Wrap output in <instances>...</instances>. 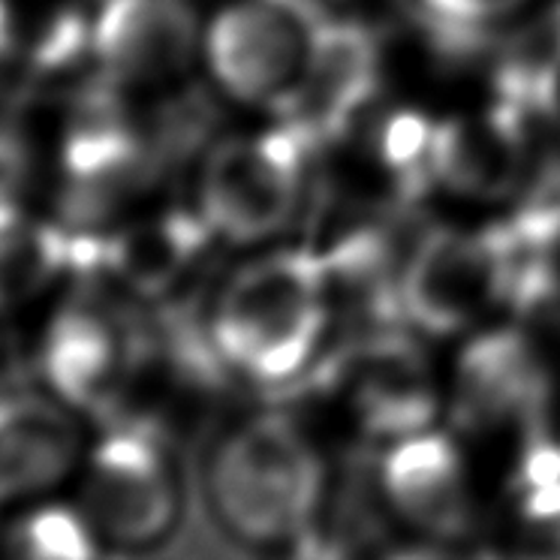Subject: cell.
I'll use <instances>...</instances> for the list:
<instances>
[{
	"label": "cell",
	"instance_id": "cell-1",
	"mask_svg": "<svg viewBox=\"0 0 560 560\" xmlns=\"http://www.w3.org/2000/svg\"><path fill=\"white\" fill-rule=\"evenodd\" d=\"M211 512L250 546L302 539L326 491V470L293 419L262 413L220 440L206 476Z\"/></svg>",
	"mask_w": 560,
	"mask_h": 560
},
{
	"label": "cell",
	"instance_id": "cell-2",
	"mask_svg": "<svg viewBox=\"0 0 560 560\" xmlns=\"http://www.w3.org/2000/svg\"><path fill=\"white\" fill-rule=\"evenodd\" d=\"M329 271L314 250H278L244 266L220 293L211 343L262 383L299 377L329 323Z\"/></svg>",
	"mask_w": 560,
	"mask_h": 560
},
{
	"label": "cell",
	"instance_id": "cell-3",
	"mask_svg": "<svg viewBox=\"0 0 560 560\" xmlns=\"http://www.w3.org/2000/svg\"><path fill=\"white\" fill-rule=\"evenodd\" d=\"M311 151L290 124L256 139L220 142L202 170V218L230 242H259L280 232L299 208Z\"/></svg>",
	"mask_w": 560,
	"mask_h": 560
},
{
	"label": "cell",
	"instance_id": "cell-4",
	"mask_svg": "<svg viewBox=\"0 0 560 560\" xmlns=\"http://www.w3.org/2000/svg\"><path fill=\"white\" fill-rule=\"evenodd\" d=\"M82 512L100 539L145 548L175 530L182 488L163 440L148 425L124 422L91 455Z\"/></svg>",
	"mask_w": 560,
	"mask_h": 560
},
{
	"label": "cell",
	"instance_id": "cell-5",
	"mask_svg": "<svg viewBox=\"0 0 560 560\" xmlns=\"http://www.w3.org/2000/svg\"><path fill=\"white\" fill-rule=\"evenodd\" d=\"M326 13L319 0H238L208 27V63L242 103L278 106L305 70Z\"/></svg>",
	"mask_w": 560,
	"mask_h": 560
},
{
	"label": "cell",
	"instance_id": "cell-6",
	"mask_svg": "<svg viewBox=\"0 0 560 560\" xmlns=\"http://www.w3.org/2000/svg\"><path fill=\"white\" fill-rule=\"evenodd\" d=\"M145 355L139 335L100 295L82 293L51 317L39 341V374L55 398L109 416Z\"/></svg>",
	"mask_w": 560,
	"mask_h": 560
},
{
	"label": "cell",
	"instance_id": "cell-7",
	"mask_svg": "<svg viewBox=\"0 0 560 560\" xmlns=\"http://www.w3.org/2000/svg\"><path fill=\"white\" fill-rule=\"evenodd\" d=\"M506 299V262L498 226L428 232L398 280L404 319L431 335H452Z\"/></svg>",
	"mask_w": 560,
	"mask_h": 560
},
{
	"label": "cell",
	"instance_id": "cell-8",
	"mask_svg": "<svg viewBox=\"0 0 560 560\" xmlns=\"http://www.w3.org/2000/svg\"><path fill=\"white\" fill-rule=\"evenodd\" d=\"M380 88V46L374 31L359 22H323L293 91L275 112L307 145L323 148L353 127L355 115Z\"/></svg>",
	"mask_w": 560,
	"mask_h": 560
},
{
	"label": "cell",
	"instance_id": "cell-9",
	"mask_svg": "<svg viewBox=\"0 0 560 560\" xmlns=\"http://www.w3.org/2000/svg\"><path fill=\"white\" fill-rule=\"evenodd\" d=\"M196 15L187 0H106L94 19V63L115 85H154L187 70Z\"/></svg>",
	"mask_w": 560,
	"mask_h": 560
},
{
	"label": "cell",
	"instance_id": "cell-10",
	"mask_svg": "<svg viewBox=\"0 0 560 560\" xmlns=\"http://www.w3.org/2000/svg\"><path fill=\"white\" fill-rule=\"evenodd\" d=\"M335 377L353 386L355 413L371 438H410L434 419L425 362L401 335L380 331L335 362Z\"/></svg>",
	"mask_w": 560,
	"mask_h": 560
},
{
	"label": "cell",
	"instance_id": "cell-11",
	"mask_svg": "<svg viewBox=\"0 0 560 560\" xmlns=\"http://www.w3.org/2000/svg\"><path fill=\"white\" fill-rule=\"evenodd\" d=\"M527 112L494 100L482 115L450 118L434 127L431 172L452 194L500 199L522 182L527 158Z\"/></svg>",
	"mask_w": 560,
	"mask_h": 560
},
{
	"label": "cell",
	"instance_id": "cell-12",
	"mask_svg": "<svg viewBox=\"0 0 560 560\" xmlns=\"http://www.w3.org/2000/svg\"><path fill=\"white\" fill-rule=\"evenodd\" d=\"M82 434L61 398L0 392V506L34 498L73 470Z\"/></svg>",
	"mask_w": 560,
	"mask_h": 560
},
{
	"label": "cell",
	"instance_id": "cell-13",
	"mask_svg": "<svg viewBox=\"0 0 560 560\" xmlns=\"http://www.w3.org/2000/svg\"><path fill=\"white\" fill-rule=\"evenodd\" d=\"M211 235V223L187 211H170L118 232H97L79 278H112L133 295H160L194 262Z\"/></svg>",
	"mask_w": 560,
	"mask_h": 560
},
{
	"label": "cell",
	"instance_id": "cell-14",
	"mask_svg": "<svg viewBox=\"0 0 560 560\" xmlns=\"http://www.w3.org/2000/svg\"><path fill=\"white\" fill-rule=\"evenodd\" d=\"M546 377L534 350L515 331H488L462 353L455 380V416L464 428H494L536 416Z\"/></svg>",
	"mask_w": 560,
	"mask_h": 560
},
{
	"label": "cell",
	"instance_id": "cell-15",
	"mask_svg": "<svg viewBox=\"0 0 560 560\" xmlns=\"http://www.w3.org/2000/svg\"><path fill=\"white\" fill-rule=\"evenodd\" d=\"M383 488L392 506L419 530L458 536L470 524L458 450L443 434H410L383 462Z\"/></svg>",
	"mask_w": 560,
	"mask_h": 560
},
{
	"label": "cell",
	"instance_id": "cell-16",
	"mask_svg": "<svg viewBox=\"0 0 560 560\" xmlns=\"http://www.w3.org/2000/svg\"><path fill=\"white\" fill-rule=\"evenodd\" d=\"M67 271H73V230L22 206H0V314L25 305Z\"/></svg>",
	"mask_w": 560,
	"mask_h": 560
},
{
	"label": "cell",
	"instance_id": "cell-17",
	"mask_svg": "<svg viewBox=\"0 0 560 560\" xmlns=\"http://www.w3.org/2000/svg\"><path fill=\"white\" fill-rule=\"evenodd\" d=\"M527 0H416V13L443 55L462 58L486 46L488 31L522 10Z\"/></svg>",
	"mask_w": 560,
	"mask_h": 560
},
{
	"label": "cell",
	"instance_id": "cell-18",
	"mask_svg": "<svg viewBox=\"0 0 560 560\" xmlns=\"http://www.w3.org/2000/svg\"><path fill=\"white\" fill-rule=\"evenodd\" d=\"M7 548L22 558L82 560L97 555V534L85 512L67 506H43L22 515L7 530Z\"/></svg>",
	"mask_w": 560,
	"mask_h": 560
},
{
	"label": "cell",
	"instance_id": "cell-19",
	"mask_svg": "<svg viewBox=\"0 0 560 560\" xmlns=\"http://www.w3.org/2000/svg\"><path fill=\"white\" fill-rule=\"evenodd\" d=\"M434 127L438 124H431L419 112H395L380 127V160L401 182L404 199L422 194L428 184L434 182V172H431Z\"/></svg>",
	"mask_w": 560,
	"mask_h": 560
},
{
	"label": "cell",
	"instance_id": "cell-20",
	"mask_svg": "<svg viewBox=\"0 0 560 560\" xmlns=\"http://www.w3.org/2000/svg\"><path fill=\"white\" fill-rule=\"evenodd\" d=\"M34 182V148L10 121H0V206H22Z\"/></svg>",
	"mask_w": 560,
	"mask_h": 560
},
{
	"label": "cell",
	"instance_id": "cell-21",
	"mask_svg": "<svg viewBox=\"0 0 560 560\" xmlns=\"http://www.w3.org/2000/svg\"><path fill=\"white\" fill-rule=\"evenodd\" d=\"M518 482H522V491L560 486V443L534 440L527 446V452H524Z\"/></svg>",
	"mask_w": 560,
	"mask_h": 560
},
{
	"label": "cell",
	"instance_id": "cell-22",
	"mask_svg": "<svg viewBox=\"0 0 560 560\" xmlns=\"http://www.w3.org/2000/svg\"><path fill=\"white\" fill-rule=\"evenodd\" d=\"M22 61H25V43H22V31H19L13 3L0 0V73L15 67V75H19Z\"/></svg>",
	"mask_w": 560,
	"mask_h": 560
},
{
	"label": "cell",
	"instance_id": "cell-23",
	"mask_svg": "<svg viewBox=\"0 0 560 560\" xmlns=\"http://www.w3.org/2000/svg\"><path fill=\"white\" fill-rule=\"evenodd\" d=\"M534 112L546 115L548 121L560 130V58L536 79Z\"/></svg>",
	"mask_w": 560,
	"mask_h": 560
}]
</instances>
